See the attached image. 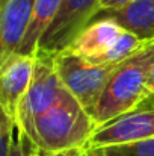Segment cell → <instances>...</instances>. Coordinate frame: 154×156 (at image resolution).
I'll return each mask as SVG.
<instances>
[{"label": "cell", "mask_w": 154, "mask_h": 156, "mask_svg": "<svg viewBox=\"0 0 154 156\" xmlns=\"http://www.w3.org/2000/svg\"><path fill=\"white\" fill-rule=\"evenodd\" d=\"M94 130L92 117L67 93L26 130L18 132L17 140L29 156H54L83 149Z\"/></svg>", "instance_id": "obj_1"}, {"label": "cell", "mask_w": 154, "mask_h": 156, "mask_svg": "<svg viewBox=\"0 0 154 156\" xmlns=\"http://www.w3.org/2000/svg\"><path fill=\"white\" fill-rule=\"evenodd\" d=\"M153 64L154 40L115 68L92 114L95 127L135 111L144 102Z\"/></svg>", "instance_id": "obj_2"}, {"label": "cell", "mask_w": 154, "mask_h": 156, "mask_svg": "<svg viewBox=\"0 0 154 156\" xmlns=\"http://www.w3.org/2000/svg\"><path fill=\"white\" fill-rule=\"evenodd\" d=\"M63 88L91 117L110 76L118 65H97L70 49L53 56Z\"/></svg>", "instance_id": "obj_3"}, {"label": "cell", "mask_w": 154, "mask_h": 156, "mask_svg": "<svg viewBox=\"0 0 154 156\" xmlns=\"http://www.w3.org/2000/svg\"><path fill=\"white\" fill-rule=\"evenodd\" d=\"M67 93L68 91L63 88L56 73L53 56L46 53H36L33 76L29 90L20 103L15 120L17 133L26 130L36 117H39L57 102H60V99Z\"/></svg>", "instance_id": "obj_4"}, {"label": "cell", "mask_w": 154, "mask_h": 156, "mask_svg": "<svg viewBox=\"0 0 154 156\" xmlns=\"http://www.w3.org/2000/svg\"><path fill=\"white\" fill-rule=\"evenodd\" d=\"M100 2L101 0H62L54 18L38 43L36 53L54 56L70 49L100 11Z\"/></svg>", "instance_id": "obj_5"}, {"label": "cell", "mask_w": 154, "mask_h": 156, "mask_svg": "<svg viewBox=\"0 0 154 156\" xmlns=\"http://www.w3.org/2000/svg\"><path fill=\"white\" fill-rule=\"evenodd\" d=\"M154 138V108L135 109L95 127L83 149H103Z\"/></svg>", "instance_id": "obj_6"}, {"label": "cell", "mask_w": 154, "mask_h": 156, "mask_svg": "<svg viewBox=\"0 0 154 156\" xmlns=\"http://www.w3.org/2000/svg\"><path fill=\"white\" fill-rule=\"evenodd\" d=\"M35 67V56L15 53L0 67V106L15 124L18 108L24 99Z\"/></svg>", "instance_id": "obj_7"}, {"label": "cell", "mask_w": 154, "mask_h": 156, "mask_svg": "<svg viewBox=\"0 0 154 156\" xmlns=\"http://www.w3.org/2000/svg\"><path fill=\"white\" fill-rule=\"evenodd\" d=\"M35 0H0V67L18 53L32 21Z\"/></svg>", "instance_id": "obj_8"}, {"label": "cell", "mask_w": 154, "mask_h": 156, "mask_svg": "<svg viewBox=\"0 0 154 156\" xmlns=\"http://www.w3.org/2000/svg\"><path fill=\"white\" fill-rule=\"evenodd\" d=\"M100 18L115 21L124 30L136 35L142 41L154 40V0H133L118 9L98 11L94 20Z\"/></svg>", "instance_id": "obj_9"}, {"label": "cell", "mask_w": 154, "mask_h": 156, "mask_svg": "<svg viewBox=\"0 0 154 156\" xmlns=\"http://www.w3.org/2000/svg\"><path fill=\"white\" fill-rule=\"evenodd\" d=\"M124 32L121 26L109 18L94 20L70 46V50L86 59L97 58L106 52Z\"/></svg>", "instance_id": "obj_10"}, {"label": "cell", "mask_w": 154, "mask_h": 156, "mask_svg": "<svg viewBox=\"0 0 154 156\" xmlns=\"http://www.w3.org/2000/svg\"><path fill=\"white\" fill-rule=\"evenodd\" d=\"M62 0H35V8H33V15L30 26L27 29V34L24 37V41L20 47L18 53L26 55V56H35L38 43L49 27L51 20L54 18Z\"/></svg>", "instance_id": "obj_11"}, {"label": "cell", "mask_w": 154, "mask_h": 156, "mask_svg": "<svg viewBox=\"0 0 154 156\" xmlns=\"http://www.w3.org/2000/svg\"><path fill=\"white\" fill-rule=\"evenodd\" d=\"M147 43L148 41H142L136 35L124 30L118 37V40L103 55L97 56V58H92L89 61L97 64V65H119L121 62L128 59L132 55H135L139 49H142Z\"/></svg>", "instance_id": "obj_12"}, {"label": "cell", "mask_w": 154, "mask_h": 156, "mask_svg": "<svg viewBox=\"0 0 154 156\" xmlns=\"http://www.w3.org/2000/svg\"><path fill=\"white\" fill-rule=\"evenodd\" d=\"M85 156H154V138L103 149H82Z\"/></svg>", "instance_id": "obj_13"}, {"label": "cell", "mask_w": 154, "mask_h": 156, "mask_svg": "<svg viewBox=\"0 0 154 156\" xmlns=\"http://www.w3.org/2000/svg\"><path fill=\"white\" fill-rule=\"evenodd\" d=\"M15 124L0 106V156H9L11 144L14 141Z\"/></svg>", "instance_id": "obj_14"}, {"label": "cell", "mask_w": 154, "mask_h": 156, "mask_svg": "<svg viewBox=\"0 0 154 156\" xmlns=\"http://www.w3.org/2000/svg\"><path fill=\"white\" fill-rule=\"evenodd\" d=\"M133 0H101L100 2V11H107V9H118L125 5H128Z\"/></svg>", "instance_id": "obj_15"}, {"label": "cell", "mask_w": 154, "mask_h": 156, "mask_svg": "<svg viewBox=\"0 0 154 156\" xmlns=\"http://www.w3.org/2000/svg\"><path fill=\"white\" fill-rule=\"evenodd\" d=\"M9 156H29V155H27V152L23 149V146L18 143V140H14L12 144H11Z\"/></svg>", "instance_id": "obj_16"}, {"label": "cell", "mask_w": 154, "mask_h": 156, "mask_svg": "<svg viewBox=\"0 0 154 156\" xmlns=\"http://www.w3.org/2000/svg\"><path fill=\"white\" fill-rule=\"evenodd\" d=\"M154 96V64L153 67H151V71H150V77H148V83H147V90H145V99H144V102L145 100H148L150 97H153ZM142 102V103H144Z\"/></svg>", "instance_id": "obj_17"}, {"label": "cell", "mask_w": 154, "mask_h": 156, "mask_svg": "<svg viewBox=\"0 0 154 156\" xmlns=\"http://www.w3.org/2000/svg\"><path fill=\"white\" fill-rule=\"evenodd\" d=\"M54 156H85V153L80 150H71V152H65V153H59V155H54Z\"/></svg>", "instance_id": "obj_18"}, {"label": "cell", "mask_w": 154, "mask_h": 156, "mask_svg": "<svg viewBox=\"0 0 154 156\" xmlns=\"http://www.w3.org/2000/svg\"><path fill=\"white\" fill-rule=\"evenodd\" d=\"M154 108V99H151V100H148V102H145V103L139 105L136 109H153Z\"/></svg>", "instance_id": "obj_19"}, {"label": "cell", "mask_w": 154, "mask_h": 156, "mask_svg": "<svg viewBox=\"0 0 154 156\" xmlns=\"http://www.w3.org/2000/svg\"><path fill=\"white\" fill-rule=\"evenodd\" d=\"M151 99H154V96H153V97H150L148 100H151ZM148 100H145V102H148ZM145 102H144V103H145ZM141 105H142V103H141Z\"/></svg>", "instance_id": "obj_20"}]
</instances>
